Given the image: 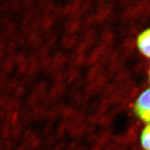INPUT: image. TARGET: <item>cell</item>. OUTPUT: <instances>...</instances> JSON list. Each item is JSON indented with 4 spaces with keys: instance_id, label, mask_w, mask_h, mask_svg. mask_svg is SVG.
Returning <instances> with one entry per match:
<instances>
[{
    "instance_id": "6da1fadb",
    "label": "cell",
    "mask_w": 150,
    "mask_h": 150,
    "mask_svg": "<svg viewBox=\"0 0 150 150\" xmlns=\"http://www.w3.org/2000/svg\"><path fill=\"white\" fill-rule=\"evenodd\" d=\"M134 110L141 120L150 123V88L141 94L135 103Z\"/></svg>"
},
{
    "instance_id": "7a4b0ae2",
    "label": "cell",
    "mask_w": 150,
    "mask_h": 150,
    "mask_svg": "<svg viewBox=\"0 0 150 150\" xmlns=\"http://www.w3.org/2000/svg\"><path fill=\"white\" fill-rule=\"evenodd\" d=\"M137 44L141 52L150 58V28L139 35Z\"/></svg>"
},
{
    "instance_id": "3957f363",
    "label": "cell",
    "mask_w": 150,
    "mask_h": 150,
    "mask_svg": "<svg viewBox=\"0 0 150 150\" xmlns=\"http://www.w3.org/2000/svg\"><path fill=\"white\" fill-rule=\"evenodd\" d=\"M142 143L146 150H150V125H148L143 131Z\"/></svg>"
},
{
    "instance_id": "277c9868",
    "label": "cell",
    "mask_w": 150,
    "mask_h": 150,
    "mask_svg": "<svg viewBox=\"0 0 150 150\" xmlns=\"http://www.w3.org/2000/svg\"><path fill=\"white\" fill-rule=\"evenodd\" d=\"M149 76H150V73H149Z\"/></svg>"
}]
</instances>
